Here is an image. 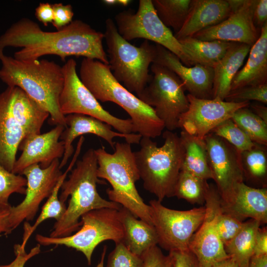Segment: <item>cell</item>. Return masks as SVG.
Masks as SVG:
<instances>
[{"instance_id": "cell-1", "label": "cell", "mask_w": 267, "mask_h": 267, "mask_svg": "<svg viewBox=\"0 0 267 267\" xmlns=\"http://www.w3.org/2000/svg\"><path fill=\"white\" fill-rule=\"evenodd\" d=\"M104 33L93 29L80 20L55 32L43 31L28 18L12 24L0 36V50L7 47H20L14 57L20 60H33L46 55H55L64 60L68 56H83L109 64L103 45Z\"/></svg>"}, {"instance_id": "cell-2", "label": "cell", "mask_w": 267, "mask_h": 267, "mask_svg": "<svg viewBox=\"0 0 267 267\" xmlns=\"http://www.w3.org/2000/svg\"><path fill=\"white\" fill-rule=\"evenodd\" d=\"M0 62V80L7 87L21 89L44 108L49 113V124L66 128L59 107L64 83L62 66L46 59L18 60L1 50Z\"/></svg>"}, {"instance_id": "cell-3", "label": "cell", "mask_w": 267, "mask_h": 267, "mask_svg": "<svg viewBox=\"0 0 267 267\" xmlns=\"http://www.w3.org/2000/svg\"><path fill=\"white\" fill-rule=\"evenodd\" d=\"M79 77L98 101L115 103L129 114L134 133L150 138L161 134L164 125L153 109L120 83L113 75L109 65L96 59L84 58Z\"/></svg>"}, {"instance_id": "cell-4", "label": "cell", "mask_w": 267, "mask_h": 267, "mask_svg": "<svg viewBox=\"0 0 267 267\" xmlns=\"http://www.w3.org/2000/svg\"><path fill=\"white\" fill-rule=\"evenodd\" d=\"M97 162L94 149L89 148L82 158L77 160L69 178L61 189L59 200L68 206L62 218L54 224L49 236L62 237L78 230L81 217L92 210L109 208L119 210L121 206L103 198L99 194L96 184L100 180L97 175Z\"/></svg>"}, {"instance_id": "cell-5", "label": "cell", "mask_w": 267, "mask_h": 267, "mask_svg": "<svg viewBox=\"0 0 267 267\" xmlns=\"http://www.w3.org/2000/svg\"><path fill=\"white\" fill-rule=\"evenodd\" d=\"M164 144L158 146L151 138L142 137L140 148L134 152L144 188L162 202L174 196V190L183 162L184 149L179 136L166 130Z\"/></svg>"}, {"instance_id": "cell-6", "label": "cell", "mask_w": 267, "mask_h": 267, "mask_svg": "<svg viewBox=\"0 0 267 267\" xmlns=\"http://www.w3.org/2000/svg\"><path fill=\"white\" fill-rule=\"evenodd\" d=\"M114 149L113 153L108 152L103 146L94 149L97 177L111 184L112 188L106 190L110 201L152 225L149 206L144 203L135 187L140 176L131 144L115 142Z\"/></svg>"}, {"instance_id": "cell-7", "label": "cell", "mask_w": 267, "mask_h": 267, "mask_svg": "<svg viewBox=\"0 0 267 267\" xmlns=\"http://www.w3.org/2000/svg\"><path fill=\"white\" fill-rule=\"evenodd\" d=\"M104 38L114 77L131 92L138 96L151 79L150 65L156 56V47L145 40L136 46L118 33L115 22L108 18L105 22Z\"/></svg>"}, {"instance_id": "cell-8", "label": "cell", "mask_w": 267, "mask_h": 267, "mask_svg": "<svg viewBox=\"0 0 267 267\" xmlns=\"http://www.w3.org/2000/svg\"><path fill=\"white\" fill-rule=\"evenodd\" d=\"M81 227L75 233L66 237H51L37 234L41 245H64L81 252L90 265L92 253L100 243L112 240L123 242L124 232L118 210L104 208L89 211L81 218Z\"/></svg>"}, {"instance_id": "cell-9", "label": "cell", "mask_w": 267, "mask_h": 267, "mask_svg": "<svg viewBox=\"0 0 267 267\" xmlns=\"http://www.w3.org/2000/svg\"><path fill=\"white\" fill-rule=\"evenodd\" d=\"M151 71V79L137 97L152 107L165 128L172 132L178 128L179 118L189 106L183 84L174 72L158 64L152 63Z\"/></svg>"}, {"instance_id": "cell-10", "label": "cell", "mask_w": 267, "mask_h": 267, "mask_svg": "<svg viewBox=\"0 0 267 267\" xmlns=\"http://www.w3.org/2000/svg\"><path fill=\"white\" fill-rule=\"evenodd\" d=\"M115 21L118 33L127 41H152L176 55L184 65L192 66L182 45L158 17L151 0H140L136 12H120L115 15Z\"/></svg>"}, {"instance_id": "cell-11", "label": "cell", "mask_w": 267, "mask_h": 267, "mask_svg": "<svg viewBox=\"0 0 267 267\" xmlns=\"http://www.w3.org/2000/svg\"><path fill=\"white\" fill-rule=\"evenodd\" d=\"M76 67V62L73 58L68 59L62 66L64 83L59 97V107L62 114L65 116L71 114L91 116L110 125L119 133H134L130 119L118 118L102 107L81 82Z\"/></svg>"}, {"instance_id": "cell-12", "label": "cell", "mask_w": 267, "mask_h": 267, "mask_svg": "<svg viewBox=\"0 0 267 267\" xmlns=\"http://www.w3.org/2000/svg\"><path fill=\"white\" fill-rule=\"evenodd\" d=\"M148 205L158 244L169 252L188 250L192 236L204 220L205 207L176 210L164 206L157 199L150 200Z\"/></svg>"}, {"instance_id": "cell-13", "label": "cell", "mask_w": 267, "mask_h": 267, "mask_svg": "<svg viewBox=\"0 0 267 267\" xmlns=\"http://www.w3.org/2000/svg\"><path fill=\"white\" fill-rule=\"evenodd\" d=\"M59 160L45 168L33 164L22 172L21 175L27 179L25 197L20 204L9 209L8 222L10 233L24 220H33L41 202L52 193L63 174Z\"/></svg>"}, {"instance_id": "cell-14", "label": "cell", "mask_w": 267, "mask_h": 267, "mask_svg": "<svg viewBox=\"0 0 267 267\" xmlns=\"http://www.w3.org/2000/svg\"><path fill=\"white\" fill-rule=\"evenodd\" d=\"M188 108L180 116L178 128L204 139L224 121L231 118L239 109L248 107L249 101L228 102L219 98L202 99L187 94Z\"/></svg>"}, {"instance_id": "cell-15", "label": "cell", "mask_w": 267, "mask_h": 267, "mask_svg": "<svg viewBox=\"0 0 267 267\" xmlns=\"http://www.w3.org/2000/svg\"><path fill=\"white\" fill-rule=\"evenodd\" d=\"M213 179L222 203L231 196L236 186L243 182L241 155L222 137L210 133L204 138Z\"/></svg>"}, {"instance_id": "cell-16", "label": "cell", "mask_w": 267, "mask_h": 267, "mask_svg": "<svg viewBox=\"0 0 267 267\" xmlns=\"http://www.w3.org/2000/svg\"><path fill=\"white\" fill-rule=\"evenodd\" d=\"M204 220L192 236L189 250L195 255L202 267H212L227 259L226 253L216 227V215L221 207V196L217 188L209 184L205 200Z\"/></svg>"}, {"instance_id": "cell-17", "label": "cell", "mask_w": 267, "mask_h": 267, "mask_svg": "<svg viewBox=\"0 0 267 267\" xmlns=\"http://www.w3.org/2000/svg\"><path fill=\"white\" fill-rule=\"evenodd\" d=\"M258 0H245L243 5L224 20L204 29L192 37L203 41L219 40L243 43L252 46L260 33L253 22Z\"/></svg>"}, {"instance_id": "cell-18", "label": "cell", "mask_w": 267, "mask_h": 267, "mask_svg": "<svg viewBox=\"0 0 267 267\" xmlns=\"http://www.w3.org/2000/svg\"><path fill=\"white\" fill-rule=\"evenodd\" d=\"M65 129L58 125L46 133L24 138L19 146L22 153L14 163L12 173L21 175L25 169L36 164L45 168L54 160L62 158L64 145L60 137Z\"/></svg>"}, {"instance_id": "cell-19", "label": "cell", "mask_w": 267, "mask_h": 267, "mask_svg": "<svg viewBox=\"0 0 267 267\" xmlns=\"http://www.w3.org/2000/svg\"><path fill=\"white\" fill-rule=\"evenodd\" d=\"M66 125L62 133L60 140L64 142V152L60 162L59 167H64L73 155L74 150L73 141L78 136L85 134H93L102 138L114 148L115 137L123 138L130 144H139L142 137L139 134H122L112 130V127L95 118L80 114H71L65 116Z\"/></svg>"}, {"instance_id": "cell-20", "label": "cell", "mask_w": 267, "mask_h": 267, "mask_svg": "<svg viewBox=\"0 0 267 267\" xmlns=\"http://www.w3.org/2000/svg\"><path fill=\"white\" fill-rule=\"evenodd\" d=\"M154 63L174 72L183 83L188 94L199 98L212 99L214 78L213 68L199 64L188 67L174 54L156 44Z\"/></svg>"}, {"instance_id": "cell-21", "label": "cell", "mask_w": 267, "mask_h": 267, "mask_svg": "<svg viewBox=\"0 0 267 267\" xmlns=\"http://www.w3.org/2000/svg\"><path fill=\"white\" fill-rule=\"evenodd\" d=\"M222 210L243 222L247 218L267 222V189L254 188L238 183L229 199L221 201Z\"/></svg>"}, {"instance_id": "cell-22", "label": "cell", "mask_w": 267, "mask_h": 267, "mask_svg": "<svg viewBox=\"0 0 267 267\" xmlns=\"http://www.w3.org/2000/svg\"><path fill=\"white\" fill-rule=\"evenodd\" d=\"M10 87L0 93V166L12 172L19 146L26 137L11 108Z\"/></svg>"}, {"instance_id": "cell-23", "label": "cell", "mask_w": 267, "mask_h": 267, "mask_svg": "<svg viewBox=\"0 0 267 267\" xmlns=\"http://www.w3.org/2000/svg\"><path fill=\"white\" fill-rule=\"evenodd\" d=\"M231 14L226 0H191L184 23L174 36L178 40L191 37L204 29L221 23Z\"/></svg>"}, {"instance_id": "cell-24", "label": "cell", "mask_w": 267, "mask_h": 267, "mask_svg": "<svg viewBox=\"0 0 267 267\" xmlns=\"http://www.w3.org/2000/svg\"><path fill=\"white\" fill-rule=\"evenodd\" d=\"M247 61L233 78L230 91L246 86L267 83V23L261 29L260 36L251 47Z\"/></svg>"}, {"instance_id": "cell-25", "label": "cell", "mask_w": 267, "mask_h": 267, "mask_svg": "<svg viewBox=\"0 0 267 267\" xmlns=\"http://www.w3.org/2000/svg\"><path fill=\"white\" fill-rule=\"evenodd\" d=\"M251 47L245 44L233 43L224 56L213 68L212 98L224 100L230 92L232 81L243 65Z\"/></svg>"}, {"instance_id": "cell-26", "label": "cell", "mask_w": 267, "mask_h": 267, "mask_svg": "<svg viewBox=\"0 0 267 267\" xmlns=\"http://www.w3.org/2000/svg\"><path fill=\"white\" fill-rule=\"evenodd\" d=\"M118 211L124 232L123 243L131 252L141 257L158 245V236L153 225L136 218L123 207Z\"/></svg>"}, {"instance_id": "cell-27", "label": "cell", "mask_w": 267, "mask_h": 267, "mask_svg": "<svg viewBox=\"0 0 267 267\" xmlns=\"http://www.w3.org/2000/svg\"><path fill=\"white\" fill-rule=\"evenodd\" d=\"M10 88L11 111L26 137L41 134L44 121L49 116V113L21 89L17 87Z\"/></svg>"}, {"instance_id": "cell-28", "label": "cell", "mask_w": 267, "mask_h": 267, "mask_svg": "<svg viewBox=\"0 0 267 267\" xmlns=\"http://www.w3.org/2000/svg\"><path fill=\"white\" fill-rule=\"evenodd\" d=\"M179 138L184 149L181 171L206 180L213 179L204 139L191 135L183 130L181 131Z\"/></svg>"}, {"instance_id": "cell-29", "label": "cell", "mask_w": 267, "mask_h": 267, "mask_svg": "<svg viewBox=\"0 0 267 267\" xmlns=\"http://www.w3.org/2000/svg\"><path fill=\"white\" fill-rule=\"evenodd\" d=\"M192 66L196 64L213 68L233 43L214 40L203 41L192 37L178 40Z\"/></svg>"}, {"instance_id": "cell-30", "label": "cell", "mask_w": 267, "mask_h": 267, "mask_svg": "<svg viewBox=\"0 0 267 267\" xmlns=\"http://www.w3.org/2000/svg\"><path fill=\"white\" fill-rule=\"evenodd\" d=\"M83 144V142L82 141H78L73 157L69 165L65 172L62 174L52 193L43 206L41 212L34 224L30 225L27 222H25L23 242L21 244L22 248H25L27 242L32 234L44 221L48 219L53 218L56 222L59 221L64 215L67 206L65 203H62L59 200L58 193L68 173L72 170L76 163Z\"/></svg>"}, {"instance_id": "cell-31", "label": "cell", "mask_w": 267, "mask_h": 267, "mask_svg": "<svg viewBox=\"0 0 267 267\" xmlns=\"http://www.w3.org/2000/svg\"><path fill=\"white\" fill-rule=\"evenodd\" d=\"M261 224L259 221L253 219L244 222L238 233L224 244L226 253L238 267H249L250 260L254 255L255 235Z\"/></svg>"}, {"instance_id": "cell-32", "label": "cell", "mask_w": 267, "mask_h": 267, "mask_svg": "<svg viewBox=\"0 0 267 267\" xmlns=\"http://www.w3.org/2000/svg\"><path fill=\"white\" fill-rule=\"evenodd\" d=\"M156 13L168 28L178 32L187 16L191 0H151Z\"/></svg>"}, {"instance_id": "cell-33", "label": "cell", "mask_w": 267, "mask_h": 267, "mask_svg": "<svg viewBox=\"0 0 267 267\" xmlns=\"http://www.w3.org/2000/svg\"><path fill=\"white\" fill-rule=\"evenodd\" d=\"M209 184L207 180L180 171L174 190V196L191 204H203Z\"/></svg>"}, {"instance_id": "cell-34", "label": "cell", "mask_w": 267, "mask_h": 267, "mask_svg": "<svg viewBox=\"0 0 267 267\" xmlns=\"http://www.w3.org/2000/svg\"><path fill=\"white\" fill-rule=\"evenodd\" d=\"M248 136L258 144L267 145V123L250 110L243 107L237 110L231 118Z\"/></svg>"}, {"instance_id": "cell-35", "label": "cell", "mask_w": 267, "mask_h": 267, "mask_svg": "<svg viewBox=\"0 0 267 267\" xmlns=\"http://www.w3.org/2000/svg\"><path fill=\"white\" fill-rule=\"evenodd\" d=\"M265 146L257 144L252 149L241 153L244 176L266 184L267 175V155Z\"/></svg>"}, {"instance_id": "cell-36", "label": "cell", "mask_w": 267, "mask_h": 267, "mask_svg": "<svg viewBox=\"0 0 267 267\" xmlns=\"http://www.w3.org/2000/svg\"><path fill=\"white\" fill-rule=\"evenodd\" d=\"M211 133L228 142L240 155L242 152L252 149L257 144L231 118L218 125Z\"/></svg>"}, {"instance_id": "cell-37", "label": "cell", "mask_w": 267, "mask_h": 267, "mask_svg": "<svg viewBox=\"0 0 267 267\" xmlns=\"http://www.w3.org/2000/svg\"><path fill=\"white\" fill-rule=\"evenodd\" d=\"M27 179L22 175L10 172L0 166V210H9L10 196L17 193L25 194Z\"/></svg>"}, {"instance_id": "cell-38", "label": "cell", "mask_w": 267, "mask_h": 267, "mask_svg": "<svg viewBox=\"0 0 267 267\" xmlns=\"http://www.w3.org/2000/svg\"><path fill=\"white\" fill-rule=\"evenodd\" d=\"M244 222L223 212L221 207L216 215V227L223 245L233 238L241 230Z\"/></svg>"}, {"instance_id": "cell-39", "label": "cell", "mask_w": 267, "mask_h": 267, "mask_svg": "<svg viewBox=\"0 0 267 267\" xmlns=\"http://www.w3.org/2000/svg\"><path fill=\"white\" fill-rule=\"evenodd\" d=\"M108 256L106 267H142V257L131 252L123 242L115 244Z\"/></svg>"}, {"instance_id": "cell-40", "label": "cell", "mask_w": 267, "mask_h": 267, "mask_svg": "<svg viewBox=\"0 0 267 267\" xmlns=\"http://www.w3.org/2000/svg\"><path fill=\"white\" fill-rule=\"evenodd\" d=\"M225 101L241 102L256 100L267 103V83L259 86H246L230 91Z\"/></svg>"}, {"instance_id": "cell-41", "label": "cell", "mask_w": 267, "mask_h": 267, "mask_svg": "<svg viewBox=\"0 0 267 267\" xmlns=\"http://www.w3.org/2000/svg\"><path fill=\"white\" fill-rule=\"evenodd\" d=\"M53 19L51 23L57 31L66 26L73 21L74 12L70 4L58 3L52 4Z\"/></svg>"}, {"instance_id": "cell-42", "label": "cell", "mask_w": 267, "mask_h": 267, "mask_svg": "<svg viewBox=\"0 0 267 267\" xmlns=\"http://www.w3.org/2000/svg\"><path fill=\"white\" fill-rule=\"evenodd\" d=\"M172 267H202L195 255L188 249L184 251H171Z\"/></svg>"}, {"instance_id": "cell-43", "label": "cell", "mask_w": 267, "mask_h": 267, "mask_svg": "<svg viewBox=\"0 0 267 267\" xmlns=\"http://www.w3.org/2000/svg\"><path fill=\"white\" fill-rule=\"evenodd\" d=\"M141 257L143 260L142 267H166L167 257L157 245L149 249Z\"/></svg>"}, {"instance_id": "cell-44", "label": "cell", "mask_w": 267, "mask_h": 267, "mask_svg": "<svg viewBox=\"0 0 267 267\" xmlns=\"http://www.w3.org/2000/svg\"><path fill=\"white\" fill-rule=\"evenodd\" d=\"M41 245L38 244L33 248L29 253H27L25 248L21 247V245H14L15 259L10 264L0 265V267H24L26 263L32 257L39 254L41 251Z\"/></svg>"}, {"instance_id": "cell-45", "label": "cell", "mask_w": 267, "mask_h": 267, "mask_svg": "<svg viewBox=\"0 0 267 267\" xmlns=\"http://www.w3.org/2000/svg\"><path fill=\"white\" fill-rule=\"evenodd\" d=\"M267 255V229L266 227L258 229L254 240V255Z\"/></svg>"}, {"instance_id": "cell-46", "label": "cell", "mask_w": 267, "mask_h": 267, "mask_svg": "<svg viewBox=\"0 0 267 267\" xmlns=\"http://www.w3.org/2000/svg\"><path fill=\"white\" fill-rule=\"evenodd\" d=\"M53 15L52 4L48 2L40 3L35 9L37 19L45 26L52 22Z\"/></svg>"}, {"instance_id": "cell-47", "label": "cell", "mask_w": 267, "mask_h": 267, "mask_svg": "<svg viewBox=\"0 0 267 267\" xmlns=\"http://www.w3.org/2000/svg\"><path fill=\"white\" fill-rule=\"evenodd\" d=\"M255 27L260 29L267 23V0H258L253 15Z\"/></svg>"}, {"instance_id": "cell-48", "label": "cell", "mask_w": 267, "mask_h": 267, "mask_svg": "<svg viewBox=\"0 0 267 267\" xmlns=\"http://www.w3.org/2000/svg\"><path fill=\"white\" fill-rule=\"evenodd\" d=\"M9 209L0 210V234L4 233L5 235L10 233L8 222Z\"/></svg>"}, {"instance_id": "cell-49", "label": "cell", "mask_w": 267, "mask_h": 267, "mask_svg": "<svg viewBox=\"0 0 267 267\" xmlns=\"http://www.w3.org/2000/svg\"><path fill=\"white\" fill-rule=\"evenodd\" d=\"M253 112L267 123V108L265 105L255 103L251 105Z\"/></svg>"}, {"instance_id": "cell-50", "label": "cell", "mask_w": 267, "mask_h": 267, "mask_svg": "<svg viewBox=\"0 0 267 267\" xmlns=\"http://www.w3.org/2000/svg\"><path fill=\"white\" fill-rule=\"evenodd\" d=\"M249 267H267V255L260 256L253 255L250 260Z\"/></svg>"}, {"instance_id": "cell-51", "label": "cell", "mask_w": 267, "mask_h": 267, "mask_svg": "<svg viewBox=\"0 0 267 267\" xmlns=\"http://www.w3.org/2000/svg\"><path fill=\"white\" fill-rule=\"evenodd\" d=\"M212 267H238L233 260L230 257L227 259L218 262Z\"/></svg>"}, {"instance_id": "cell-52", "label": "cell", "mask_w": 267, "mask_h": 267, "mask_svg": "<svg viewBox=\"0 0 267 267\" xmlns=\"http://www.w3.org/2000/svg\"><path fill=\"white\" fill-rule=\"evenodd\" d=\"M231 13L238 10L244 3L245 0H226Z\"/></svg>"}, {"instance_id": "cell-53", "label": "cell", "mask_w": 267, "mask_h": 267, "mask_svg": "<svg viewBox=\"0 0 267 267\" xmlns=\"http://www.w3.org/2000/svg\"><path fill=\"white\" fill-rule=\"evenodd\" d=\"M102 2L108 5H114L116 4L121 5L124 6H127L131 2L129 0H104Z\"/></svg>"}, {"instance_id": "cell-54", "label": "cell", "mask_w": 267, "mask_h": 267, "mask_svg": "<svg viewBox=\"0 0 267 267\" xmlns=\"http://www.w3.org/2000/svg\"><path fill=\"white\" fill-rule=\"evenodd\" d=\"M106 250H107V247L104 246V247L103 248V251L102 252L100 262L97 265L96 267H104V258H105Z\"/></svg>"}, {"instance_id": "cell-55", "label": "cell", "mask_w": 267, "mask_h": 267, "mask_svg": "<svg viewBox=\"0 0 267 267\" xmlns=\"http://www.w3.org/2000/svg\"><path fill=\"white\" fill-rule=\"evenodd\" d=\"M167 257V264H166V267H172V259L171 257L169 254Z\"/></svg>"}]
</instances>
